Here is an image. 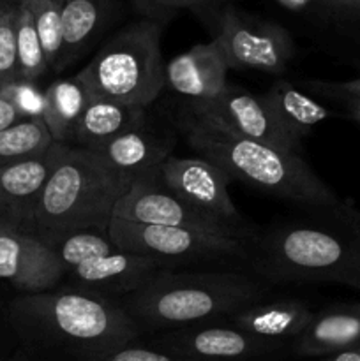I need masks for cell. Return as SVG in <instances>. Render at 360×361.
Instances as JSON below:
<instances>
[{
	"label": "cell",
	"instance_id": "6da1fadb",
	"mask_svg": "<svg viewBox=\"0 0 360 361\" xmlns=\"http://www.w3.org/2000/svg\"><path fill=\"white\" fill-rule=\"evenodd\" d=\"M9 316L25 337L71 353L76 361L119 351L140 334L120 300L74 288L20 295Z\"/></svg>",
	"mask_w": 360,
	"mask_h": 361
},
{
	"label": "cell",
	"instance_id": "7a4b0ae2",
	"mask_svg": "<svg viewBox=\"0 0 360 361\" xmlns=\"http://www.w3.org/2000/svg\"><path fill=\"white\" fill-rule=\"evenodd\" d=\"M134 180L97 152L62 145L27 233L49 245L74 233H108L116 203Z\"/></svg>",
	"mask_w": 360,
	"mask_h": 361
},
{
	"label": "cell",
	"instance_id": "3957f363",
	"mask_svg": "<svg viewBox=\"0 0 360 361\" xmlns=\"http://www.w3.org/2000/svg\"><path fill=\"white\" fill-rule=\"evenodd\" d=\"M330 221L272 229L251 252L254 270L274 282H335L360 289V212L346 204Z\"/></svg>",
	"mask_w": 360,
	"mask_h": 361
},
{
	"label": "cell",
	"instance_id": "277c9868",
	"mask_svg": "<svg viewBox=\"0 0 360 361\" xmlns=\"http://www.w3.org/2000/svg\"><path fill=\"white\" fill-rule=\"evenodd\" d=\"M182 111L179 127L187 143L233 182L239 180L270 196L320 210L342 204L299 154L236 136L205 116L186 108Z\"/></svg>",
	"mask_w": 360,
	"mask_h": 361
},
{
	"label": "cell",
	"instance_id": "5b68a950",
	"mask_svg": "<svg viewBox=\"0 0 360 361\" xmlns=\"http://www.w3.org/2000/svg\"><path fill=\"white\" fill-rule=\"evenodd\" d=\"M263 282L239 271H176L161 268L120 300L138 328L175 330L210 323L249 303L263 302Z\"/></svg>",
	"mask_w": 360,
	"mask_h": 361
},
{
	"label": "cell",
	"instance_id": "8992f818",
	"mask_svg": "<svg viewBox=\"0 0 360 361\" xmlns=\"http://www.w3.org/2000/svg\"><path fill=\"white\" fill-rule=\"evenodd\" d=\"M76 74L95 97L147 108L164 88L161 23L147 18L127 25Z\"/></svg>",
	"mask_w": 360,
	"mask_h": 361
},
{
	"label": "cell",
	"instance_id": "52a82bcc",
	"mask_svg": "<svg viewBox=\"0 0 360 361\" xmlns=\"http://www.w3.org/2000/svg\"><path fill=\"white\" fill-rule=\"evenodd\" d=\"M52 247L62 261L69 288L113 300L138 291L161 270L155 261L120 249L102 231L74 233Z\"/></svg>",
	"mask_w": 360,
	"mask_h": 361
},
{
	"label": "cell",
	"instance_id": "ba28073f",
	"mask_svg": "<svg viewBox=\"0 0 360 361\" xmlns=\"http://www.w3.org/2000/svg\"><path fill=\"white\" fill-rule=\"evenodd\" d=\"M108 236L120 249L148 257L169 270L182 264L226 263L251 257L249 238L179 226H147L112 219Z\"/></svg>",
	"mask_w": 360,
	"mask_h": 361
},
{
	"label": "cell",
	"instance_id": "9c48e42d",
	"mask_svg": "<svg viewBox=\"0 0 360 361\" xmlns=\"http://www.w3.org/2000/svg\"><path fill=\"white\" fill-rule=\"evenodd\" d=\"M214 41L229 69L281 74L295 55L292 35L277 23L254 20L233 7L222 11Z\"/></svg>",
	"mask_w": 360,
	"mask_h": 361
},
{
	"label": "cell",
	"instance_id": "30bf717a",
	"mask_svg": "<svg viewBox=\"0 0 360 361\" xmlns=\"http://www.w3.org/2000/svg\"><path fill=\"white\" fill-rule=\"evenodd\" d=\"M150 175L159 185L191 207L214 215L232 228L249 233V226L240 217L229 197L228 185L233 180L214 162L203 157L184 159L169 155Z\"/></svg>",
	"mask_w": 360,
	"mask_h": 361
},
{
	"label": "cell",
	"instance_id": "8fae6325",
	"mask_svg": "<svg viewBox=\"0 0 360 361\" xmlns=\"http://www.w3.org/2000/svg\"><path fill=\"white\" fill-rule=\"evenodd\" d=\"M113 219L147 226H179V228L200 229L217 235L251 238L249 233L232 228L214 215L191 207L162 185H159L150 173L134 180L131 189L116 203ZM253 240V238H251Z\"/></svg>",
	"mask_w": 360,
	"mask_h": 361
},
{
	"label": "cell",
	"instance_id": "7c38bea8",
	"mask_svg": "<svg viewBox=\"0 0 360 361\" xmlns=\"http://www.w3.org/2000/svg\"><path fill=\"white\" fill-rule=\"evenodd\" d=\"M184 108L219 123L236 136L299 154L300 141L279 123L263 101V95L260 97L235 85H226L224 90L212 101L187 102Z\"/></svg>",
	"mask_w": 360,
	"mask_h": 361
},
{
	"label": "cell",
	"instance_id": "4fadbf2b",
	"mask_svg": "<svg viewBox=\"0 0 360 361\" xmlns=\"http://www.w3.org/2000/svg\"><path fill=\"white\" fill-rule=\"evenodd\" d=\"M282 344L247 334L221 319L175 328L155 338V349L194 361H246L279 351Z\"/></svg>",
	"mask_w": 360,
	"mask_h": 361
},
{
	"label": "cell",
	"instance_id": "5bb4252c",
	"mask_svg": "<svg viewBox=\"0 0 360 361\" xmlns=\"http://www.w3.org/2000/svg\"><path fill=\"white\" fill-rule=\"evenodd\" d=\"M0 281L23 295L53 291L66 282L62 261L52 245L30 233L0 228Z\"/></svg>",
	"mask_w": 360,
	"mask_h": 361
},
{
	"label": "cell",
	"instance_id": "9a60e30c",
	"mask_svg": "<svg viewBox=\"0 0 360 361\" xmlns=\"http://www.w3.org/2000/svg\"><path fill=\"white\" fill-rule=\"evenodd\" d=\"M62 145L0 168V217L6 226L27 233L42 189L59 159Z\"/></svg>",
	"mask_w": 360,
	"mask_h": 361
},
{
	"label": "cell",
	"instance_id": "2e32d148",
	"mask_svg": "<svg viewBox=\"0 0 360 361\" xmlns=\"http://www.w3.org/2000/svg\"><path fill=\"white\" fill-rule=\"evenodd\" d=\"M229 66L217 42H200L164 66V87L187 102H207L226 88Z\"/></svg>",
	"mask_w": 360,
	"mask_h": 361
},
{
	"label": "cell",
	"instance_id": "e0dca14e",
	"mask_svg": "<svg viewBox=\"0 0 360 361\" xmlns=\"http://www.w3.org/2000/svg\"><path fill=\"white\" fill-rule=\"evenodd\" d=\"M314 312L304 302L295 298H282L275 302H256L235 310L221 321L270 341L296 338L313 321Z\"/></svg>",
	"mask_w": 360,
	"mask_h": 361
},
{
	"label": "cell",
	"instance_id": "ac0fdd59",
	"mask_svg": "<svg viewBox=\"0 0 360 361\" xmlns=\"http://www.w3.org/2000/svg\"><path fill=\"white\" fill-rule=\"evenodd\" d=\"M302 356H330L360 345V303L328 307L314 314L309 326L295 338Z\"/></svg>",
	"mask_w": 360,
	"mask_h": 361
},
{
	"label": "cell",
	"instance_id": "d6986e66",
	"mask_svg": "<svg viewBox=\"0 0 360 361\" xmlns=\"http://www.w3.org/2000/svg\"><path fill=\"white\" fill-rule=\"evenodd\" d=\"M145 118L147 108L92 95L78 122L73 147L95 152L119 134L145 126Z\"/></svg>",
	"mask_w": 360,
	"mask_h": 361
},
{
	"label": "cell",
	"instance_id": "ffe728a7",
	"mask_svg": "<svg viewBox=\"0 0 360 361\" xmlns=\"http://www.w3.org/2000/svg\"><path fill=\"white\" fill-rule=\"evenodd\" d=\"M62 14V53L56 71L76 62L106 27L112 0H59Z\"/></svg>",
	"mask_w": 360,
	"mask_h": 361
},
{
	"label": "cell",
	"instance_id": "44dd1931",
	"mask_svg": "<svg viewBox=\"0 0 360 361\" xmlns=\"http://www.w3.org/2000/svg\"><path fill=\"white\" fill-rule=\"evenodd\" d=\"M95 152L116 169L138 178L154 171L172 155V141L148 133L147 127L141 126L138 129L119 134Z\"/></svg>",
	"mask_w": 360,
	"mask_h": 361
},
{
	"label": "cell",
	"instance_id": "7402d4cb",
	"mask_svg": "<svg viewBox=\"0 0 360 361\" xmlns=\"http://www.w3.org/2000/svg\"><path fill=\"white\" fill-rule=\"evenodd\" d=\"M92 94L78 74L55 80L44 88V120L55 143L73 147L78 122L90 101Z\"/></svg>",
	"mask_w": 360,
	"mask_h": 361
},
{
	"label": "cell",
	"instance_id": "603a6c76",
	"mask_svg": "<svg viewBox=\"0 0 360 361\" xmlns=\"http://www.w3.org/2000/svg\"><path fill=\"white\" fill-rule=\"evenodd\" d=\"M263 101L279 123L299 141L332 115L330 109L284 80L275 81L263 95Z\"/></svg>",
	"mask_w": 360,
	"mask_h": 361
},
{
	"label": "cell",
	"instance_id": "cb8c5ba5",
	"mask_svg": "<svg viewBox=\"0 0 360 361\" xmlns=\"http://www.w3.org/2000/svg\"><path fill=\"white\" fill-rule=\"evenodd\" d=\"M55 141L52 140L42 118L21 120L16 126L0 133V168L20 159L44 152Z\"/></svg>",
	"mask_w": 360,
	"mask_h": 361
},
{
	"label": "cell",
	"instance_id": "d4e9b609",
	"mask_svg": "<svg viewBox=\"0 0 360 361\" xmlns=\"http://www.w3.org/2000/svg\"><path fill=\"white\" fill-rule=\"evenodd\" d=\"M16 49H18V78L28 81H39L49 69L44 51L35 30L34 20L21 0H18L16 16Z\"/></svg>",
	"mask_w": 360,
	"mask_h": 361
},
{
	"label": "cell",
	"instance_id": "484cf974",
	"mask_svg": "<svg viewBox=\"0 0 360 361\" xmlns=\"http://www.w3.org/2000/svg\"><path fill=\"white\" fill-rule=\"evenodd\" d=\"M28 7L49 69L59 67L62 53V14L59 0H21Z\"/></svg>",
	"mask_w": 360,
	"mask_h": 361
},
{
	"label": "cell",
	"instance_id": "4316f807",
	"mask_svg": "<svg viewBox=\"0 0 360 361\" xmlns=\"http://www.w3.org/2000/svg\"><path fill=\"white\" fill-rule=\"evenodd\" d=\"M16 16L18 0H4L0 6V88L18 80Z\"/></svg>",
	"mask_w": 360,
	"mask_h": 361
},
{
	"label": "cell",
	"instance_id": "83f0119b",
	"mask_svg": "<svg viewBox=\"0 0 360 361\" xmlns=\"http://www.w3.org/2000/svg\"><path fill=\"white\" fill-rule=\"evenodd\" d=\"M0 95L11 102L23 120L42 118L44 113V90L37 81L18 80L0 88Z\"/></svg>",
	"mask_w": 360,
	"mask_h": 361
},
{
	"label": "cell",
	"instance_id": "f1b7e54d",
	"mask_svg": "<svg viewBox=\"0 0 360 361\" xmlns=\"http://www.w3.org/2000/svg\"><path fill=\"white\" fill-rule=\"evenodd\" d=\"M80 361H194L175 356L172 353L161 351V349H147V348H134V345H126L119 351L106 353V355L95 356V358H87Z\"/></svg>",
	"mask_w": 360,
	"mask_h": 361
},
{
	"label": "cell",
	"instance_id": "f546056e",
	"mask_svg": "<svg viewBox=\"0 0 360 361\" xmlns=\"http://www.w3.org/2000/svg\"><path fill=\"white\" fill-rule=\"evenodd\" d=\"M134 4L141 13L147 14L148 20L157 21V23L168 20L175 11L169 0H134Z\"/></svg>",
	"mask_w": 360,
	"mask_h": 361
},
{
	"label": "cell",
	"instance_id": "4dcf8cb0",
	"mask_svg": "<svg viewBox=\"0 0 360 361\" xmlns=\"http://www.w3.org/2000/svg\"><path fill=\"white\" fill-rule=\"evenodd\" d=\"M21 120L23 118H21L20 113L16 111V108H14L7 99H4L2 95H0V133L9 129V127L16 126Z\"/></svg>",
	"mask_w": 360,
	"mask_h": 361
},
{
	"label": "cell",
	"instance_id": "1f68e13d",
	"mask_svg": "<svg viewBox=\"0 0 360 361\" xmlns=\"http://www.w3.org/2000/svg\"><path fill=\"white\" fill-rule=\"evenodd\" d=\"M337 90H341L342 94H346L348 97H352L353 102L360 101V76L356 80L346 81V83L337 85Z\"/></svg>",
	"mask_w": 360,
	"mask_h": 361
},
{
	"label": "cell",
	"instance_id": "d6a6232c",
	"mask_svg": "<svg viewBox=\"0 0 360 361\" xmlns=\"http://www.w3.org/2000/svg\"><path fill=\"white\" fill-rule=\"evenodd\" d=\"M321 361H360V345L352 349H346V351L337 353V355L325 356Z\"/></svg>",
	"mask_w": 360,
	"mask_h": 361
},
{
	"label": "cell",
	"instance_id": "836d02e7",
	"mask_svg": "<svg viewBox=\"0 0 360 361\" xmlns=\"http://www.w3.org/2000/svg\"><path fill=\"white\" fill-rule=\"evenodd\" d=\"M279 4H281L282 7H286V9H292V11H300L304 9V7L309 6L313 0H277Z\"/></svg>",
	"mask_w": 360,
	"mask_h": 361
},
{
	"label": "cell",
	"instance_id": "e575fe53",
	"mask_svg": "<svg viewBox=\"0 0 360 361\" xmlns=\"http://www.w3.org/2000/svg\"><path fill=\"white\" fill-rule=\"evenodd\" d=\"M169 2H172V6L175 7V9H179V7H198L201 6L205 0H169Z\"/></svg>",
	"mask_w": 360,
	"mask_h": 361
},
{
	"label": "cell",
	"instance_id": "d590c367",
	"mask_svg": "<svg viewBox=\"0 0 360 361\" xmlns=\"http://www.w3.org/2000/svg\"><path fill=\"white\" fill-rule=\"evenodd\" d=\"M332 4H337V6L342 7H349V9L360 11V0H328Z\"/></svg>",
	"mask_w": 360,
	"mask_h": 361
},
{
	"label": "cell",
	"instance_id": "8d00e7d4",
	"mask_svg": "<svg viewBox=\"0 0 360 361\" xmlns=\"http://www.w3.org/2000/svg\"><path fill=\"white\" fill-rule=\"evenodd\" d=\"M352 115L356 122H360V101L359 102H353V108H352Z\"/></svg>",
	"mask_w": 360,
	"mask_h": 361
},
{
	"label": "cell",
	"instance_id": "74e56055",
	"mask_svg": "<svg viewBox=\"0 0 360 361\" xmlns=\"http://www.w3.org/2000/svg\"><path fill=\"white\" fill-rule=\"evenodd\" d=\"M2 226H6V222H4L2 217H0V228H2Z\"/></svg>",
	"mask_w": 360,
	"mask_h": 361
},
{
	"label": "cell",
	"instance_id": "f35d334b",
	"mask_svg": "<svg viewBox=\"0 0 360 361\" xmlns=\"http://www.w3.org/2000/svg\"><path fill=\"white\" fill-rule=\"evenodd\" d=\"M2 2H4V0H0V6H2Z\"/></svg>",
	"mask_w": 360,
	"mask_h": 361
}]
</instances>
